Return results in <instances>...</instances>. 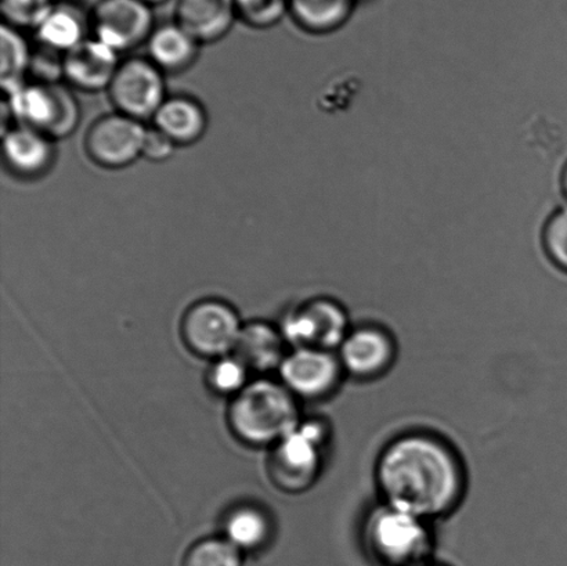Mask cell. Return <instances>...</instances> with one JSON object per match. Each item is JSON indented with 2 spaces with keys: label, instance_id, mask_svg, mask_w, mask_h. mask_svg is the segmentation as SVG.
<instances>
[{
  "label": "cell",
  "instance_id": "obj_1",
  "mask_svg": "<svg viewBox=\"0 0 567 566\" xmlns=\"http://www.w3.org/2000/svg\"><path fill=\"white\" fill-rule=\"evenodd\" d=\"M375 480L383 503L426 521L452 513L465 490L457 454L439 438L421 432L388 443L378 457Z\"/></svg>",
  "mask_w": 567,
  "mask_h": 566
},
{
  "label": "cell",
  "instance_id": "obj_2",
  "mask_svg": "<svg viewBox=\"0 0 567 566\" xmlns=\"http://www.w3.org/2000/svg\"><path fill=\"white\" fill-rule=\"evenodd\" d=\"M229 421L238 440L262 446L280 442L299 425L298 408L288 388L258 381L231 403Z\"/></svg>",
  "mask_w": 567,
  "mask_h": 566
},
{
  "label": "cell",
  "instance_id": "obj_3",
  "mask_svg": "<svg viewBox=\"0 0 567 566\" xmlns=\"http://www.w3.org/2000/svg\"><path fill=\"white\" fill-rule=\"evenodd\" d=\"M431 521L383 503L365 521V543L388 566H416L432 547Z\"/></svg>",
  "mask_w": 567,
  "mask_h": 566
},
{
  "label": "cell",
  "instance_id": "obj_4",
  "mask_svg": "<svg viewBox=\"0 0 567 566\" xmlns=\"http://www.w3.org/2000/svg\"><path fill=\"white\" fill-rule=\"evenodd\" d=\"M16 124L33 127L53 141L72 135L81 122V105L71 89L59 82H25L6 96Z\"/></svg>",
  "mask_w": 567,
  "mask_h": 566
},
{
  "label": "cell",
  "instance_id": "obj_5",
  "mask_svg": "<svg viewBox=\"0 0 567 566\" xmlns=\"http://www.w3.org/2000/svg\"><path fill=\"white\" fill-rule=\"evenodd\" d=\"M324 443L321 424L298 425L271 454L269 471L275 484L286 492L308 490L320 473Z\"/></svg>",
  "mask_w": 567,
  "mask_h": 566
},
{
  "label": "cell",
  "instance_id": "obj_6",
  "mask_svg": "<svg viewBox=\"0 0 567 566\" xmlns=\"http://www.w3.org/2000/svg\"><path fill=\"white\" fill-rule=\"evenodd\" d=\"M164 74L148 59L122 61L107 89L116 113L141 122L153 120L168 99Z\"/></svg>",
  "mask_w": 567,
  "mask_h": 566
},
{
  "label": "cell",
  "instance_id": "obj_7",
  "mask_svg": "<svg viewBox=\"0 0 567 566\" xmlns=\"http://www.w3.org/2000/svg\"><path fill=\"white\" fill-rule=\"evenodd\" d=\"M147 127L131 116L114 113L100 116L85 135L87 157L107 169H122L143 157Z\"/></svg>",
  "mask_w": 567,
  "mask_h": 566
},
{
  "label": "cell",
  "instance_id": "obj_8",
  "mask_svg": "<svg viewBox=\"0 0 567 566\" xmlns=\"http://www.w3.org/2000/svg\"><path fill=\"white\" fill-rule=\"evenodd\" d=\"M91 16L94 38L120 54L147 42L155 28L153 8L142 0H100Z\"/></svg>",
  "mask_w": 567,
  "mask_h": 566
},
{
  "label": "cell",
  "instance_id": "obj_9",
  "mask_svg": "<svg viewBox=\"0 0 567 566\" xmlns=\"http://www.w3.org/2000/svg\"><path fill=\"white\" fill-rule=\"evenodd\" d=\"M182 331L194 353L218 357L235 349L241 329L235 309L216 299H207L187 310Z\"/></svg>",
  "mask_w": 567,
  "mask_h": 566
},
{
  "label": "cell",
  "instance_id": "obj_10",
  "mask_svg": "<svg viewBox=\"0 0 567 566\" xmlns=\"http://www.w3.org/2000/svg\"><path fill=\"white\" fill-rule=\"evenodd\" d=\"M348 316L330 299H315L284 323V336L297 348L338 349L348 336Z\"/></svg>",
  "mask_w": 567,
  "mask_h": 566
},
{
  "label": "cell",
  "instance_id": "obj_11",
  "mask_svg": "<svg viewBox=\"0 0 567 566\" xmlns=\"http://www.w3.org/2000/svg\"><path fill=\"white\" fill-rule=\"evenodd\" d=\"M280 369L289 392L306 399L330 395L344 374L336 354L315 348H298L282 360Z\"/></svg>",
  "mask_w": 567,
  "mask_h": 566
},
{
  "label": "cell",
  "instance_id": "obj_12",
  "mask_svg": "<svg viewBox=\"0 0 567 566\" xmlns=\"http://www.w3.org/2000/svg\"><path fill=\"white\" fill-rule=\"evenodd\" d=\"M338 351L344 374L358 380H371L391 368L394 342L385 330L364 326L350 330Z\"/></svg>",
  "mask_w": 567,
  "mask_h": 566
},
{
  "label": "cell",
  "instance_id": "obj_13",
  "mask_svg": "<svg viewBox=\"0 0 567 566\" xmlns=\"http://www.w3.org/2000/svg\"><path fill=\"white\" fill-rule=\"evenodd\" d=\"M121 63L118 52L94 37L87 38L63 55V75L71 86L80 91H104Z\"/></svg>",
  "mask_w": 567,
  "mask_h": 566
},
{
  "label": "cell",
  "instance_id": "obj_14",
  "mask_svg": "<svg viewBox=\"0 0 567 566\" xmlns=\"http://www.w3.org/2000/svg\"><path fill=\"white\" fill-rule=\"evenodd\" d=\"M3 161L11 174L22 179L47 175L55 158L52 137L33 127L14 124L3 132Z\"/></svg>",
  "mask_w": 567,
  "mask_h": 566
},
{
  "label": "cell",
  "instance_id": "obj_15",
  "mask_svg": "<svg viewBox=\"0 0 567 566\" xmlns=\"http://www.w3.org/2000/svg\"><path fill=\"white\" fill-rule=\"evenodd\" d=\"M238 19L235 0H179L176 22L199 44L225 38Z\"/></svg>",
  "mask_w": 567,
  "mask_h": 566
},
{
  "label": "cell",
  "instance_id": "obj_16",
  "mask_svg": "<svg viewBox=\"0 0 567 566\" xmlns=\"http://www.w3.org/2000/svg\"><path fill=\"white\" fill-rule=\"evenodd\" d=\"M92 30V16L74 3H55L35 30L39 43L50 52L64 55L80 47Z\"/></svg>",
  "mask_w": 567,
  "mask_h": 566
},
{
  "label": "cell",
  "instance_id": "obj_17",
  "mask_svg": "<svg viewBox=\"0 0 567 566\" xmlns=\"http://www.w3.org/2000/svg\"><path fill=\"white\" fill-rule=\"evenodd\" d=\"M153 121L154 126L177 147L197 143L208 127L207 111L196 99L188 96H168Z\"/></svg>",
  "mask_w": 567,
  "mask_h": 566
},
{
  "label": "cell",
  "instance_id": "obj_18",
  "mask_svg": "<svg viewBox=\"0 0 567 566\" xmlns=\"http://www.w3.org/2000/svg\"><path fill=\"white\" fill-rule=\"evenodd\" d=\"M146 44L147 59L164 72L185 71L198 58L199 43L176 21L155 27Z\"/></svg>",
  "mask_w": 567,
  "mask_h": 566
},
{
  "label": "cell",
  "instance_id": "obj_19",
  "mask_svg": "<svg viewBox=\"0 0 567 566\" xmlns=\"http://www.w3.org/2000/svg\"><path fill=\"white\" fill-rule=\"evenodd\" d=\"M236 359L246 369L268 371L282 363V342L270 326L252 323L244 327L235 347Z\"/></svg>",
  "mask_w": 567,
  "mask_h": 566
},
{
  "label": "cell",
  "instance_id": "obj_20",
  "mask_svg": "<svg viewBox=\"0 0 567 566\" xmlns=\"http://www.w3.org/2000/svg\"><path fill=\"white\" fill-rule=\"evenodd\" d=\"M354 0H288V11L305 31L324 33L337 30L352 11Z\"/></svg>",
  "mask_w": 567,
  "mask_h": 566
},
{
  "label": "cell",
  "instance_id": "obj_21",
  "mask_svg": "<svg viewBox=\"0 0 567 566\" xmlns=\"http://www.w3.org/2000/svg\"><path fill=\"white\" fill-rule=\"evenodd\" d=\"M0 76L4 96L19 91L25 83L27 72L31 70L33 54L21 35L20 30L2 24L0 28Z\"/></svg>",
  "mask_w": 567,
  "mask_h": 566
},
{
  "label": "cell",
  "instance_id": "obj_22",
  "mask_svg": "<svg viewBox=\"0 0 567 566\" xmlns=\"http://www.w3.org/2000/svg\"><path fill=\"white\" fill-rule=\"evenodd\" d=\"M270 525L260 510L238 508L226 521L227 539L237 548H255L268 539Z\"/></svg>",
  "mask_w": 567,
  "mask_h": 566
},
{
  "label": "cell",
  "instance_id": "obj_23",
  "mask_svg": "<svg viewBox=\"0 0 567 566\" xmlns=\"http://www.w3.org/2000/svg\"><path fill=\"white\" fill-rule=\"evenodd\" d=\"M54 0H2L3 24L16 28V30L35 31L42 21L52 11Z\"/></svg>",
  "mask_w": 567,
  "mask_h": 566
},
{
  "label": "cell",
  "instance_id": "obj_24",
  "mask_svg": "<svg viewBox=\"0 0 567 566\" xmlns=\"http://www.w3.org/2000/svg\"><path fill=\"white\" fill-rule=\"evenodd\" d=\"M238 19L252 28H270L288 11V0H235Z\"/></svg>",
  "mask_w": 567,
  "mask_h": 566
},
{
  "label": "cell",
  "instance_id": "obj_25",
  "mask_svg": "<svg viewBox=\"0 0 567 566\" xmlns=\"http://www.w3.org/2000/svg\"><path fill=\"white\" fill-rule=\"evenodd\" d=\"M185 566H241V558L229 541L209 539L188 552Z\"/></svg>",
  "mask_w": 567,
  "mask_h": 566
},
{
  "label": "cell",
  "instance_id": "obj_26",
  "mask_svg": "<svg viewBox=\"0 0 567 566\" xmlns=\"http://www.w3.org/2000/svg\"><path fill=\"white\" fill-rule=\"evenodd\" d=\"M246 366L240 360L225 359L215 364L209 374L210 385L220 393H231L240 390L246 380Z\"/></svg>",
  "mask_w": 567,
  "mask_h": 566
},
{
  "label": "cell",
  "instance_id": "obj_27",
  "mask_svg": "<svg viewBox=\"0 0 567 566\" xmlns=\"http://www.w3.org/2000/svg\"><path fill=\"white\" fill-rule=\"evenodd\" d=\"M546 247L554 263L567 270V208L554 216L546 229Z\"/></svg>",
  "mask_w": 567,
  "mask_h": 566
},
{
  "label": "cell",
  "instance_id": "obj_28",
  "mask_svg": "<svg viewBox=\"0 0 567 566\" xmlns=\"http://www.w3.org/2000/svg\"><path fill=\"white\" fill-rule=\"evenodd\" d=\"M176 147V144L157 127L154 125L147 127L146 137H144L143 143L144 158L154 161V163H161V161L169 159L174 155Z\"/></svg>",
  "mask_w": 567,
  "mask_h": 566
},
{
  "label": "cell",
  "instance_id": "obj_29",
  "mask_svg": "<svg viewBox=\"0 0 567 566\" xmlns=\"http://www.w3.org/2000/svg\"><path fill=\"white\" fill-rule=\"evenodd\" d=\"M142 2L147 3L153 8V6L163 4L165 2H168V0H142Z\"/></svg>",
  "mask_w": 567,
  "mask_h": 566
},
{
  "label": "cell",
  "instance_id": "obj_30",
  "mask_svg": "<svg viewBox=\"0 0 567 566\" xmlns=\"http://www.w3.org/2000/svg\"><path fill=\"white\" fill-rule=\"evenodd\" d=\"M564 183H565V191H566V194H567V166H566V171H565V179H564Z\"/></svg>",
  "mask_w": 567,
  "mask_h": 566
}]
</instances>
